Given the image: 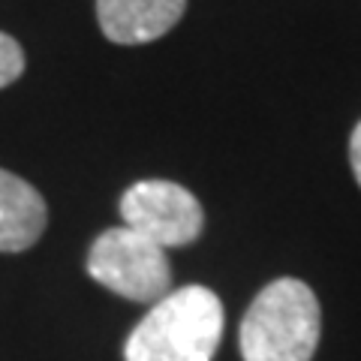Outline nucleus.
Masks as SVG:
<instances>
[{
  "instance_id": "2",
  "label": "nucleus",
  "mask_w": 361,
  "mask_h": 361,
  "mask_svg": "<svg viewBox=\"0 0 361 361\" xmlns=\"http://www.w3.org/2000/svg\"><path fill=\"white\" fill-rule=\"evenodd\" d=\"M322 310L313 289L295 277L268 283L247 307L238 331L244 361H310L319 346Z\"/></svg>"
},
{
  "instance_id": "6",
  "label": "nucleus",
  "mask_w": 361,
  "mask_h": 361,
  "mask_svg": "<svg viewBox=\"0 0 361 361\" xmlns=\"http://www.w3.org/2000/svg\"><path fill=\"white\" fill-rule=\"evenodd\" d=\"M49 223L45 199L25 178L0 169V253H21L39 241Z\"/></svg>"
},
{
  "instance_id": "4",
  "label": "nucleus",
  "mask_w": 361,
  "mask_h": 361,
  "mask_svg": "<svg viewBox=\"0 0 361 361\" xmlns=\"http://www.w3.org/2000/svg\"><path fill=\"white\" fill-rule=\"evenodd\" d=\"M121 220L163 250L193 244L205 229L199 199L175 180H139L121 196Z\"/></svg>"
},
{
  "instance_id": "1",
  "label": "nucleus",
  "mask_w": 361,
  "mask_h": 361,
  "mask_svg": "<svg viewBox=\"0 0 361 361\" xmlns=\"http://www.w3.org/2000/svg\"><path fill=\"white\" fill-rule=\"evenodd\" d=\"M223 337V304L208 286L169 292L135 325L127 361H211Z\"/></svg>"
},
{
  "instance_id": "3",
  "label": "nucleus",
  "mask_w": 361,
  "mask_h": 361,
  "mask_svg": "<svg viewBox=\"0 0 361 361\" xmlns=\"http://www.w3.org/2000/svg\"><path fill=\"white\" fill-rule=\"evenodd\" d=\"M87 274L115 295L139 304H157L166 298L172 283V265L166 250L130 226L106 229L90 244Z\"/></svg>"
},
{
  "instance_id": "7",
  "label": "nucleus",
  "mask_w": 361,
  "mask_h": 361,
  "mask_svg": "<svg viewBox=\"0 0 361 361\" xmlns=\"http://www.w3.org/2000/svg\"><path fill=\"white\" fill-rule=\"evenodd\" d=\"M21 73H25V51H21L18 39L0 33V87L13 85Z\"/></svg>"
},
{
  "instance_id": "5",
  "label": "nucleus",
  "mask_w": 361,
  "mask_h": 361,
  "mask_svg": "<svg viewBox=\"0 0 361 361\" xmlns=\"http://www.w3.org/2000/svg\"><path fill=\"white\" fill-rule=\"evenodd\" d=\"M187 9V0H97V21L106 39L145 45L166 37Z\"/></svg>"
},
{
  "instance_id": "8",
  "label": "nucleus",
  "mask_w": 361,
  "mask_h": 361,
  "mask_svg": "<svg viewBox=\"0 0 361 361\" xmlns=\"http://www.w3.org/2000/svg\"><path fill=\"white\" fill-rule=\"evenodd\" d=\"M349 163H353V175L361 187V123L353 130V139H349Z\"/></svg>"
}]
</instances>
